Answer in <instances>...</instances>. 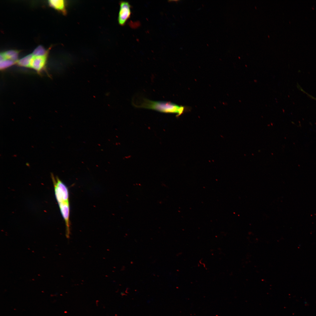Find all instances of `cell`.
I'll return each mask as SVG.
<instances>
[{
    "instance_id": "obj_1",
    "label": "cell",
    "mask_w": 316,
    "mask_h": 316,
    "mask_svg": "<svg viewBox=\"0 0 316 316\" xmlns=\"http://www.w3.org/2000/svg\"><path fill=\"white\" fill-rule=\"evenodd\" d=\"M133 104L136 107L152 109L164 113L176 114L177 116L182 114L185 110L184 106L170 102L153 101L145 98H142L138 103L133 102Z\"/></svg>"
},
{
    "instance_id": "obj_2",
    "label": "cell",
    "mask_w": 316,
    "mask_h": 316,
    "mask_svg": "<svg viewBox=\"0 0 316 316\" xmlns=\"http://www.w3.org/2000/svg\"><path fill=\"white\" fill-rule=\"evenodd\" d=\"M51 176L54 186L55 195L58 203L69 202V192L65 184L57 177H55L52 173Z\"/></svg>"
},
{
    "instance_id": "obj_3",
    "label": "cell",
    "mask_w": 316,
    "mask_h": 316,
    "mask_svg": "<svg viewBox=\"0 0 316 316\" xmlns=\"http://www.w3.org/2000/svg\"><path fill=\"white\" fill-rule=\"evenodd\" d=\"M131 8L128 2L124 1L120 2L118 16V22L120 25H124L130 18L131 15Z\"/></svg>"
},
{
    "instance_id": "obj_4",
    "label": "cell",
    "mask_w": 316,
    "mask_h": 316,
    "mask_svg": "<svg viewBox=\"0 0 316 316\" xmlns=\"http://www.w3.org/2000/svg\"><path fill=\"white\" fill-rule=\"evenodd\" d=\"M61 215L65 221L66 228V236L69 238L70 233L69 216L70 207L69 202L58 203Z\"/></svg>"
},
{
    "instance_id": "obj_5",
    "label": "cell",
    "mask_w": 316,
    "mask_h": 316,
    "mask_svg": "<svg viewBox=\"0 0 316 316\" xmlns=\"http://www.w3.org/2000/svg\"><path fill=\"white\" fill-rule=\"evenodd\" d=\"M47 56H34L32 60L30 66L34 69L40 71L44 66Z\"/></svg>"
},
{
    "instance_id": "obj_6",
    "label": "cell",
    "mask_w": 316,
    "mask_h": 316,
    "mask_svg": "<svg viewBox=\"0 0 316 316\" xmlns=\"http://www.w3.org/2000/svg\"><path fill=\"white\" fill-rule=\"evenodd\" d=\"M50 6L61 12L64 14L66 13V4L63 0H50L49 1Z\"/></svg>"
},
{
    "instance_id": "obj_7",
    "label": "cell",
    "mask_w": 316,
    "mask_h": 316,
    "mask_svg": "<svg viewBox=\"0 0 316 316\" xmlns=\"http://www.w3.org/2000/svg\"><path fill=\"white\" fill-rule=\"evenodd\" d=\"M4 59L16 61L18 59V51L14 50H10L1 53Z\"/></svg>"
},
{
    "instance_id": "obj_8",
    "label": "cell",
    "mask_w": 316,
    "mask_h": 316,
    "mask_svg": "<svg viewBox=\"0 0 316 316\" xmlns=\"http://www.w3.org/2000/svg\"><path fill=\"white\" fill-rule=\"evenodd\" d=\"M33 57V54H29L21 59L18 61V64L24 67L30 66Z\"/></svg>"
},
{
    "instance_id": "obj_9",
    "label": "cell",
    "mask_w": 316,
    "mask_h": 316,
    "mask_svg": "<svg viewBox=\"0 0 316 316\" xmlns=\"http://www.w3.org/2000/svg\"><path fill=\"white\" fill-rule=\"evenodd\" d=\"M47 51L41 45L37 47L33 51V55L34 56H47Z\"/></svg>"
},
{
    "instance_id": "obj_10",
    "label": "cell",
    "mask_w": 316,
    "mask_h": 316,
    "mask_svg": "<svg viewBox=\"0 0 316 316\" xmlns=\"http://www.w3.org/2000/svg\"><path fill=\"white\" fill-rule=\"evenodd\" d=\"M14 61L10 59H5L0 61V68L4 69L13 64Z\"/></svg>"
},
{
    "instance_id": "obj_11",
    "label": "cell",
    "mask_w": 316,
    "mask_h": 316,
    "mask_svg": "<svg viewBox=\"0 0 316 316\" xmlns=\"http://www.w3.org/2000/svg\"><path fill=\"white\" fill-rule=\"evenodd\" d=\"M299 89H300V90H301V91H302V92H304V93H305V94H307V95H308V96H309V97H310V98H312V99H315V100H316V98H315V97H313V96H312V95H310L309 94H308V93H307L306 92H305V91H304V90H303V89H302V88H301V87H300V88Z\"/></svg>"
}]
</instances>
